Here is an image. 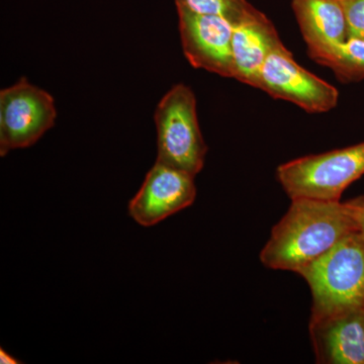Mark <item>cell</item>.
Here are the masks:
<instances>
[{
	"label": "cell",
	"mask_w": 364,
	"mask_h": 364,
	"mask_svg": "<svg viewBox=\"0 0 364 364\" xmlns=\"http://www.w3.org/2000/svg\"><path fill=\"white\" fill-rule=\"evenodd\" d=\"M358 231L346 203L294 198L260 253L264 267L299 273Z\"/></svg>",
	"instance_id": "1"
},
{
	"label": "cell",
	"mask_w": 364,
	"mask_h": 364,
	"mask_svg": "<svg viewBox=\"0 0 364 364\" xmlns=\"http://www.w3.org/2000/svg\"><path fill=\"white\" fill-rule=\"evenodd\" d=\"M312 293L310 322L364 308V236L358 231L299 272Z\"/></svg>",
	"instance_id": "2"
},
{
	"label": "cell",
	"mask_w": 364,
	"mask_h": 364,
	"mask_svg": "<svg viewBox=\"0 0 364 364\" xmlns=\"http://www.w3.org/2000/svg\"><path fill=\"white\" fill-rule=\"evenodd\" d=\"M157 131L156 162L196 176L202 171L208 147L203 141L196 98L183 83L161 98L154 114Z\"/></svg>",
	"instance_id": "3"
},
{
	"label": "cell",
	"mask_w": 364,
	"mask_h": 364,
	"mask_svg": "<svg viewBox=\"0 0 364 364\" xmlns=\"http://www.w3.org/2000/svg\"><path fill=\"white\" fill-rule=\"evenodd\" d=\"M277 178L294 198L340 202L342 193L364 176V142L280 165Z\"/></svg>",
	"instance_id": "4"
},
{
	"label": "cell",
	"mask_w": 364,
	"mask_h": 364,
	"mask_svg": "<svg viewBox=\"0 0 364 364\" xmlns=\"http://www.w3.org/2000/svg\"><path fill=\"white\" fill-rule=\"evenodd\" d=\"M54 97L26 77L0 91V155L31 147L54 127Z\"/></svg>",
	"instance_id": "5"
},
{
	"label": "cell",
	"mask_w": 364,
	"mask_h": 364,
	"mask_svg": "<svg viewBox=\"0 0 364 364\" xmlns=\"http://www.w3.org/2000/svg\"><path fill=\"white\" fill-rule=\"evenodd\" d=\"M257 88L312 114L331 111L339 100L338 90L299 65L282 42L267 57Z\"/></svg>",
	"instance_id": "6"
},
{
	"label": "cell",
	"mask_w": 364,
	"mask_h": 364,
	"mask_svg": "<svg viewBox=\"0 0 364 364\" xmlns=\"http://www.w3.org/2000/svg\"><path fill=\"white\" fill-rule=\"evenodd\" d=\"M174 1L182 49L191 65L234 78V23L222 16L195 13L178 0Z\"/></svg>",
	"instance_id": "7"
},
{
	"label": "cell",
	"mask_w": 364,
	"mask_h": 364,
	"mask_svg": "<svg viewBox=\"0 0 364 364\" xmlns=\"http://www.w3.org/2000/svg\"><path fill=\"white\" fill-rule=\"evenodd\" d=\"M196 196L195 176L156 162L129 203V214L141 226H154L193 205Z\"/></svg>",
	"instance_id": "8"
},
{
	"label": "cell",
	"mask_w": 364,
	"mask_h": 364,
	"mask_svg": "<svg viewBox=\"0 0 364 364\" xmlns=\"http://www.w3.org/2000/svg\"><path fill=\"white\" fill-rule=\"evenodd\" d=\"M318 363L364 364V308L310 322Z\"/></svg>",
	"instance_id": "9"
},
{
	"label": "cell",
	"mask_w": 364,
	"mask_h": 364,
	"mask_svg": "<svg viewBox=\"0 0 364 364\" xmlns=\"http://www.w3.org/2000/svg\"><path fill=\"white\" fill-rule=\"evenodd\" d=\"M280 42L272 21L261 11L234 23L232 39L234 78L257 88L261 69Z\"/></svg>",
	"instance_id": "10"
},
{
	"label": "cell",
	"mask_w": 364,
	"mask_h": 364,
	"mask_svg": "<svg viewBox=\"0 0 364 364\" xmlns=\"http://www.w3.org/2000/svg\"><path fill=\"white\" fill-rule=\"evenodd\" d=\"M293 9L314 61L347 40L346 16L340 0H293Z\"/></svg>",
	"instance_id": "11"
},
{
	"label": "cell",
	"mask_w": 364,
	"mask_h": 364,
	"mask_svg": "<svg viewBox=\"0 0 364 364\" xmlns=\"http://www.w3.org/2000/svg\"><path fill=\"white\" fill-rule=\"evenodd\" d=\"M315 61L331 69L341 82H358L364 79V40L348 38Z\"/></svg>",
	"instance_id": "12"
},
{
	"label": "cell",
	"mask_w": 364,
	"mask_h": 364,
	"mask_svg": "<svg viewBox=\"0 0 364 364\" xmlns=\"http://www.w3.org/2000/svg\"><path fill=\"white\" fill-rule=\"evenodd\" d=\"M191 11L200 14L222 16L237 23L258 13L247 0H178Z\"/></svg>",
	"instance_id": "13"
},
{
	"label": "cell",
	"mask_w": 364,
	"mask_h": 364,
	"mask_svg": "<svg viewBox=\"0 0 364 364\" xmlns=\"http://www.w3.org/2000/svg\"><path fill=\"white\" fill-rule=\"evenodd\" d=\"M347 23V39L364 40V0H342Z\"/></svg>",
	"instance_id": "14"
},
{
	"label": "cell",
	"mask_w": 364,
	"mask_h": 364,
	"mask_svg": "<svg viewBox=\"0 0 364 364\" xmlns=\"http://www.w3.org/2000/svg\"><path fill=\"white\" fill-rule=\"evenodd\" d=\"M345 203L350 210L356 227H358V231L364 236V196L352 198Z\"/></svg>",
	"instance_id": "15"
},
{
	"label": "cell",
	"mask_w": 364,
	"mask_h": 364,
	"mask_svg": "<svg viewBox=\"0 0 364 364\" xmlns=\"http://www.w3.org/2000/svg\"><path fill=\"white\" fill-rule=\"evenodd\" d=\"M0 363L1 364H16L20 361L16 360L11 354L7 353L4 349H0Z\"/></svg>",
	"instance_id": "16"
},
{
	"label": "cell",
	"mask_w": 364,
	"mask_h": 364,
	"mask_svg": "<svg viewBox=\"0 0 364 364\" xmlns=\"http://www.w3.org/2000/svg\"><path fill=\"white\" fill-rule=\"evenodd\" d=\"M340 1H342V0H340Z\"/></svg>",
	"instance_id": "17"
}]
</instances>
